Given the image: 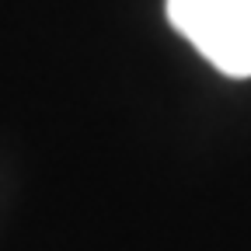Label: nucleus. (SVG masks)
I'll return each mask as SVG.
<instances>
[{
  "label": "nucleus",
  "instance_id": "obj_1",
  "mask_svg": "<svg viewBox=\"0 0 251 251\" xmlns=\"http://www.w3.org/2000/svg\"><path fill=\"white\" fill-rule=\"evenodd\" d=\"M168 18L220 74L251 77V0H168Z\"/></svg>",
  "mask_w": 251,
  "mask_h": 251
}]
</instances>
